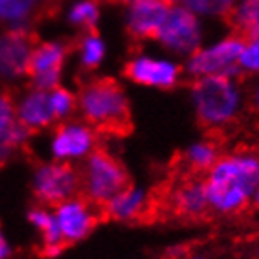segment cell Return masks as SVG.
I'll list each match as a JSON object with an SVG mask.
<instances>
[{
  "mask_svg": "<svg viewBox=\"0 0 259 259\" xmlns=\"http://www.w3.org/2000/svg\"><path fill=\"white\" fill-rule=\"evenodd\" d=\"M259 182V158L231 154L218 158L205 181L208 205L224 214L244 210Z\"/></svg>",
  "mask_w": 259,
  "mask_h": 259,
  "instance_id": "cell-1",
  "label": "cell"
},
{
  "mask_svg": "<svg viewBox=\"0 0 259 259\" xmlns=\"http://www.w3.org/2000/svg\"><path fill=\"white\" fill-rule=\"evenodd\" d=\"M79 107L84 120L104 136L124 137L134 130L130 104L115 79L100 77L83 84Z\"/></svg>",
  "mask_w": 259,
  "mask_h": 259,
  "instance_id": "cell-2",
  "label": "cell"
},
{
  "mask_svg": "<svg viewBox=\"0 0 259 259\" xmlns=\"http://www.w3.org/2000/svg\"><path fill=\"white\" fill-rule=\"evenodd\" d=\"M192 96L203 128L218 132V128L231 124L237 118L240 96L235 83L227 75H207L195 79Z\"/></svg>",
  "mask_w": 259,
  "mask_h": 259,
  "instance_id": "cell-3",
  "label": "cell"
},
{
  "mask_svg": "<svg viewBox=\"0 0 259 259\" xmlns=\"http://www.w3.org/2000/svg\"><path fill=\"white\" fill-rule=\"evenodd\" d=\"M132 188L126 167L105 149H94L83 169H79V192L102 207L117 194Z\"/></svg>",
  "mask_w": 259,
  "mask_h": 259,
  "instance_id": "cell-4",
  "label": "cell"
},
{
  "mask_svg": "<svg viewBox=\"0 0 259 259\" xmlns=\"http://www.w3.org/2000/svg\"><path fill=\"white\" fill-rule=\"evenodd\" d=\"M246 46V39L235 34L222 39L220 44L192 53L188 60V71L195 77H207V75H235L239 57Z\"/></svg>",
  "mask_w": 259,
  "mask_h": 259,
  "instance_id": "cell-5",
  "label": "cell"
},
{
  "mask_svg": "<svg viewBox=\"0 0 259 259\" xmlns=\"http://www.w3.org/2000/svg\"><path fill=\"white\" fill-rule=\"evenodd\" d=\"M79 192V169L71 163H47L34 175V195L41 203H64Z\"/></svg>",
  "mask_w": 259,
  "mask_h": 259,
  "instance_id": "cell-6",
  "label": "cell"
},
{
  "mask_svg": "<svg viewBox=\"0 0 259 259\" xmlns=\"http://www.w3.org/2000/svg\"><path fill=\"white\" fill-rule=\"evenodd\" d=\"M158 39L171 51L181 55L195 53L201 41V25L197 15L186 6H169Z\"/></svg>",
  "mask_w": 259,
  "mask_h": 259,
  "instance_id": "cell-7",
  "label": "cell"
},
{
  "mask_svg": "<svg viewBox=\"0 0 259 259\" xmlns=\"http://www.w3.org/2000/svg\"><path fill=\"white\" fill-rule=\"evenodd\" d=\"M57 222L64 242L71 244L89 235L98 222H102V212L100 207L77 194L57 207Z\"/></svg>",
  "mask_w": 259,
  "mask_h": 259,
  "instance_id": "cell-8",
  "label": "cell"
},
{
  "mask_svg": "<svg viewBox=\"0 0 259 259\" xmlns=\"http://www.w3.org/2000/svg\"><path fill=\"white\" fill-rule=\"evenodd\" d=\"M36 47L34 34L28 28H8L0 34V79H17L26 75L28 60Z\"/></svg>",
  "mask_w": 259,
  "mask_h": 259,
  "instance_id": "cell-9",
  "label": "cell"
},
{
  "mask_svg": "<svg viewBox=\"0 0 259 259\" xmlns=\"http://www.w3.org/2000/svg\"><path fill=\"white\" fill-rule=\"evenodd\" d=\"M66 57V47L62 44H36L32 49L26 75L32 79L34 89L38 91H53L57 89Z\"/></svg>",
  "mask_w": 259,
  "mask_h": 259,
  "instance_id": "cell-10",
  "label": "cell"
},
{
  "mask_svg": "<svg viewBox=\"0 0 259 259\" xmlns=\"http://www.w3.org/2000/svg\"><path fill=\"white\" fill-rule=\"evenodd\" d=\"M169 12V4L163 0H137L128 4L126 30L132 38H158Z\"/></svg>",
  "mask_w": 259,
  "mask_h": 259,
  "instance_id": "cell-11",
  "label": "cell"
},
{
  "mask_svg": "<svg viewBox=\"0 0 259 259\" xmlns=\"http://www.w3.org/2000/svg\"><path fill=\"white\" fill-rule=\"evenodd\" d=\"M124 75L136 83L158 87V89H171L179 81V68L165 60L141 59L130 60L124 66Z\"/></svg>",
  "mask_w": 259,
  "mask_h": 259,
  "instance_id": "cell-12",
  "label": "cell"
},
{
  "mask_svg": "<svg viewBox=\"0 0 259 259\" xmlns=\"http://www.w3.org/2000/svg\"><path fill=\"white\" fill-rule=\"evenodd\" d=\"M53 109L51 100H49V91H38L34 89L21 98L15 104V120L25 126L28 132H36L49 126L53 122Z\"/></svg>",
  "mask_w": 259,
  "mask_h": 259,
  "instance_id": "cell-13",
  "label": "cell"
},
{
  "mask_svg": "<svg viewBox=\"0 0 259 259\" xmlns=\"http://www.w3.org/2000/svg\"><path fill=\"white\" fill-rule=\"evenodd\" d=\"M94 147V134L87 126L62 124L53 139V154L57 158H77L91 152Z\"/></svg>",
  "mask_w": 259,
  "mask_h": 259,
  "instance_id": "cell-14",
  "label": "cell"
},
{
  "mask_svg": "<svg viewBox=\"0 0 259 259\" xmlns=\"http://www.w3.org/2000/svg\"><path fill=\"white\" fill-rule=\"evenodd\" d=\"M147 207V197L143 192L134 190V186L117 194L113 199L100 207L102 220H141Z\"/></svg>",
  "mask_w": 259,
  "mask_h": 259,
  "instance_id": "cell-15",
  "label": "cell"
},
{
  "mask_svg": "<svg viewBox=\"0 0 259 259\" xmlns=\"http://www.w3.org/2000/svg\"><path fill=\"white\" fill-rule=\"evenodd\" d=\"M28 220L32 222L34 226L41 231V235H44V250H41V255L53 257V255L62 252L64 246H68L64 242V239H62L59 222H57L55 214H49L44 208H34V210L28 212Z\"/></svg>",
  "mask_w": 259,
  "mask_h": 259,
  "instance_id": "cell-16",
  "label": "cell"
},
{
  "mask_svg": "<svg viewBox=\"0 0 259 259\" xmlns=\"http://www.w3.org/2000/svg\"><path fill=\"white\" fill-rule=\"evenodd\" d=\"M227 21L233 25L235 34L242 36L248 41L252 30L259 23V0H237Z\"/></svg>",
  "mask_w": 259,
  "mask_h": 259,
  "instance_id": "cell-17",
  "label": "cell"
},
{
  "mask_svg": "<svg viewBox=\"0 0 259 259\" xmlns=\"http://www.w3.org/2000/svg\"><path fill=\"white\" fill-rule=\"evenodd\" d=\"M36 6L30 0H0V23L10 28H23L32 19Z\"/></svg>",
  "mask_w": 259,
  "mask_h": 259,
  "instance_id": "cell-18",
  "label": "cell"
},
{
  "mask_svg": "<svg viewBox=\"0 0 259 259\" xmlns=\"http://www.w3.org/2000/svg\"><path fill=\"white\" fill-rule=\"evenodd\" d=\"M98 17H100L98 0H77L68 12V19L71 25L84 28L87 32H92L96 28Z\"/></svg>",
  "mask_w": 259,
  "mask_h": 259,
  "instance_id": "cell-19",
  "label": "cell"
},
{
  "mask_svg": "<svg viewBox=\"0 0 259 259\" xmlns=\"http://www.w3.org/2000/svg\"><path fill=\"white\" fill-rule=\"evenodd\" d=\"M237 0H184V6L195 15L229 19Z\"/></svg>",
  "mask_w": 259,
  "mask_h": 259,
  "instance_id": "cell-20",
  "label": "cell"
},
{
  "mask_svg": "<svg viewBox=\"0 0 259 259\" xmlns=\"http://www.w3.org/2000/svg\"><path fill=\"white\" fill-rule=\"evenodd\" d=\"M104 57V44L98 38L96 30L87 32L81 39V60L84 68H96Z\"/></svg>",
  "mask_w": 259,
  "mask_h": 259,
  "instance_id": "cell-21",
  "label": "cell"
},
{
  "mask_svg": "<svg viewBox=\"0 0 259 259\" xmlns=\"http://www.w3.org/2000/svg\"><path fill=\"white\" fill-rule=\"evenodd\" d=\"M49 100H51V109L55 118H64L66 115H70V111L73 109V104H75L73 94L64 89L49 91Z\"/></svg>",
  "mask_w": 259,
  "mask_h": 259,
  "instance_id": "cell-22",
  "label": "cell"
},
{
  "mask_svg": "<svg viewBox=\"0 0 259 259\" xmlns=\"http://www.w3.org/2000/svg\"><path fill=\"white\" fill-rule=\"evenodd\" d=\"M15 122V100L10 92L0 91V141Z\"/></svg>",
  "mask_w": 259,
  "mask_h": 259,
  "instance_id": "cell-23",
  "label": "cell"
},
{
  "mask_svg": "<svg viewBox=\"0 0 259 259\" xmlns=\"http://www.w3.org/2000/svg\"><path fill=\"white\" fill-rule=\"evenodd\" d=\"M239 66L244 70L259 71V38H250L239 57Z\"/></svg>",
  "mask_w": 259,
  "mask_h": 259,
  "instance_id": "cell-24",
  "label": "cell"
},
{
  "mask_svg": "<svg viewBox=\"0 0 259 259\" xmlns=\"http://www.w3.org/2000/svg\"><path fill=\"white\" fill-rule=\"evenodd\" d=\"M13 150H15L13 147H10V145H6V143H0V167L6 165L8 160L12 158Z\"/></svg>",
  "mask_w": 259,
  "mask_h": 259,
  "instance_id": "cell-25",
  "label": "cell"
},
{
  "mask_svg": "<svg viewBox=\"0 0 259 259\" xmlns=\"http://www.w3.org/2000/svg\"><path fill=\"white\" fill-rule=\"evenodd\" d=\"M10 244H8L6 237H4V233H2V229H0V259H8L10 257Z\"/></svg>",
  "mask_w": 259,
  "mask_h": 259,
  "instance_id": "cell-26",
  "label": "cell"
},
{
  "mask_svg": "<svg viewBox=\"0 0 259 259\" xmlns=\"http://www.w3.org/2000/svg\"><path fill=\"white\" fill-rule=\"evenodd\" d=\"M34 6L39 8V6H44V8H49L53 6V4H57V0H30Z\"/></svg>",
  "mask_w": 259,
  "mask_h": 259,
  "instance_id": "cell-27",
  "label": "cell"
},
{
  "mask_svg": "<svg viewBox=\"0 0 259 259\" xmlns=\"http://www.w3.org/2000/svg\"><path fill=\"white\" fill-rule=\"evenodd\" d=\"M253 205L259 208V182H257V186H255V192H253Z\"/></svg>",
  "mask_w": 259,
  "mask_h": 259,
  "instance_id": "cell-28",
  "label": "cell"
},
{
  "mask_svg": "<svg viewBox=\"0 0 259 259\" xmlns=\"http://www.w3.org/2000/svg\"><path fill=\"white\" fill-rule=\"evenodd\" d=\"M253 105H255V109H259V87L257 91H255V94H253Z\"/></svg>",
  "mask_w": 259,
  "mask_h": 259,
  "instance_id": "cell-29",
  "label": "cell"
},
{
  "mask_svg": "<svg viewBox=\"0 0 259 259\" xmlns=\"http://www.w3.org/2000/svg\"><path fill=\"white\" fill-rule=\"evenodd\" d=\"M250 38H259V23L255 25V28L252 30V34H250ZM248 38V39H250Z\"/></svg>",
  "mask_w": 259,
  "mask_h": 259,
  "instance_id": "cell-30",
  "label": "cell"
},
{
  "mask_svg": "<svg viewBox=\"0 0 259 259\" xmlns=\"http://www.w3.org/2000/svg\"><path fill=\"white\" fill-rule=\"evenodd\" d=\"M111 2H117V4H134L137 0H111Z\"/></svg>",
  "mask_w": 259,
  "mask_h": 259,
  "instance_id": "cell-31",
  "label": "cell"
},
{
  "mask_svg": "<svg viewBox=\"0 0 259 259\" xmlns=\"http://www.w3.org/2000/svg\"><path fill=\"white\" fill-rule=\"evenodd\" d=\"M163 2H167V4H175V2H181V0H163Z\"/></svg>",
  "mask_w": 259,
  "mask_h": 259,
  "instance_id": "cell-32",
  "label": "cell"
}]
</instances>
